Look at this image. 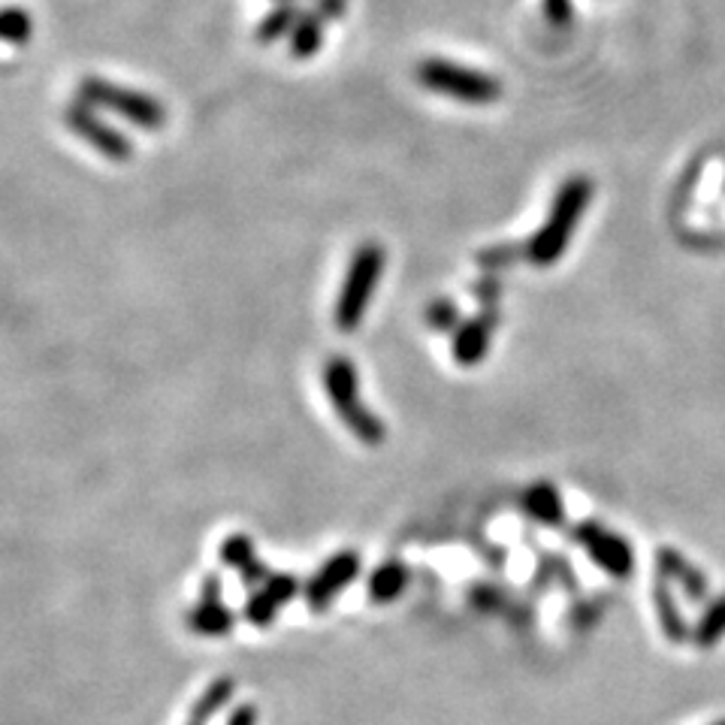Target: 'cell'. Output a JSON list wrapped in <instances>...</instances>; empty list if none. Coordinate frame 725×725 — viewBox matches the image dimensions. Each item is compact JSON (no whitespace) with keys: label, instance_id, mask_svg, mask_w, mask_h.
<instances>
[{"label":"cell","instance_id":"obj_1","mask_svg":"<svg viewBox=\"0 0 725 725\" xmlns=\"http://www.w3.org/2000/svg\"><path fill=\"white\" fill-rule=\"evenodd\" d=\"M593 202V179L590 176H571L559 185L557 197L550 202L547 221L526 239V257L536 266L557 263L569 249L574 230Z\"/></svg>","mask_w":725,"mask_h":725},{"label":"cell","instance_id":"obj_2","mask_svg":"<svg viewBox=\"0 0 725 725\" xmlns=\"http://www.w3.org/2000/svg\"><path fill=\"white\" fill-rule=\"evenodd\" d=\"M323 391L327 399L333 405L336 417L351 429V436L366 444V448H378L387 439V429L378 417L372 415L366 403H360V381L354 363L345 354H333L323 366Z\"/></svg>","mask_w":725,"mask_h":725},{"label":"cell","instance_id":"obj_3","mask_svg":"<svg viewBox=\"0 0 725 725\" xmlns=\"http://www.w3.org/2000/svg\"><path fill=\"white\" fill-rule=\"evenodd\" d=\"M384 273V249L378 242H363L348 263L345 282L336 297L333 323L339 333H354L366 318L369 303L375 297V287Z\"/></svg>","mask_w":725,"mask_h":725},{"label":"cell","instance_id":"obj_4","mask_svg":"<svg viewBox=\"0 0 725 725\" xmlns=\"http://www.w3.org/2000/svg\"><path fill=\"white\" fill-rule=\"evenodd\" d=\"M415 79L427 91L451 97L469 107H490L502 97V83L496 76H490L475 67H465L448 58H427L417 64Z\"/></svg>","mask_w":725,"mask_h":725},{"label":"cell","instance_id":"obj_5","mask_svg":"<svg viewBox=\"0 0 725 725\" xmlns=\"http://www.w3.org/2000/svg\"><path fill=\"white\" fill-rule=\"evenodd\" d=\"M79 100L116 112L140 131H164V124H167V109L161 100L145 95V91H136V88H124V85L100 79V76H85L79 83Z\"/></svg>","mask_w":725,"mask_h":725},{"label":"cell","instance_id":"obj_6","mask_svg":"<svg viewBox=\"0 0 725 725\" xmlns=\"http://www.w3.org/2000/svg\"><path fill=\"white\" fill-rule=\"evenodd\" d=\"M571 541L586 547V553L598 569H605L611 578L626 581L635 571V550L626 538H619L617 532H611L607 526L595 524V520H581L578 526H571Z\"/></svg>","mask_w":725,"mask_h":725},{"label":"cell","instance_id":"obj_7","mask_svg":"<svg viewBox=\"0 0 725 725\" xmlns=\"http://www.w3.org/2000/svg\"><path fill=\"white\" fill-rule=\"evenodd\" d=\"M64 121L79 140L95 149L97 155H103L107 161H116V164H124L133 157V143L124 136L121 131H116L109 121H103L97 116V109L85 100H76L67 107L64 112Z\"/></svg>","mask_w":725,"mask_h":725},{"label":"cell","instance_id":"obj_8","mask_svg":"<svg viewBox=\"0 0 725 725\" xmlns=\"http://www.w3.org/2000/svg\"><path fill=\"white\" fill-rule=\"evenodd\" d=\"M360 569H363V562H360L358 550H339V553L327 559L303 586V595H306V605H309L311 614L330 611L336 595H342L351 583L358 581Z\"/></svg>","mask_w":725,"mask_h":725},{"label":"cell","instance_id":"obj_9","mask_svg":"<svg viewBox=\"0 0 725 725\" xmlns=\"http://www.w3.org/2000/svg\"><path fill=\"white\" fill-rule=\"evenodd\" d=\"M499 327V309H481L475 318L460 323V330L451 339V358L457 366L472 369L490 354V342Z\"/></svg>","mask_w":725,"mask_h":725},{"label":"cell","instance_id":"obj_10","mask_svg":"<svg viewBox=\"0 0 725 725\" xmlns=\"http://www.w3.org/2000/svg\"><path fill=\"white\" fill-rule=\"evenodd\" d=\"M656 578H662L668 583H678L683 595L695 602V605H707L711 602V581L707 574L692 565L690 559L683 557L674 547H659L656 550Z\"/></svg>","mask_w":725,"mask_h":725},{"label":"cell","instance_id":"obj_11","mask_svg":"<svg viewBox=\"0 0 725 725\" xmlns=\"http://www.w3.org/2000/svg\"><path fill=\"white\" fill-rule=\"evenodd\" d=\"M650 598H653L656 617H659V626H662V635H666L671 644H686L692 641V629L683 611L678 607V598L671 593V583L656 578L653 590H650Z\"/></svg>","mask_w":725,"mask_h":725},{"label":"cell","instance_id":"obj_12","mask_svg":"<svg viewBox=\"0 0 725 725\" xmlns=\"http://www.w3.org/2000/svg\"><path fill=\"white\" fill-rule=\"evenodd\" d=\"M524 508L536 524L547 526V529H562V526H565V505H562V496H559V490L553 487V484H547V481H538V484L526 490Z\"/></svg>","mask_w":725,"mask_h":725},{"label":"cell","instance_id":"obj_13","mask_svg":"<svg viewBox=\"0 0 725 725\" xmlns=\"http://www.w3.org/2000/svg\"><path fill=\"white\" fill-rule=\"evenodd\" d=\"M185 623H188V629L194 635H202V638H227L237 626V617L224 602H202L200 598L185 614Z\"/></svg>","mask_w":725,"mask_h":725},{"label":"cell","instance_id":"obj_14","mask_svg":"<svg viewBox=\"0 0 725 725\" xmlns=\"http://www.w3.org/2000/svg\"><path fill=\"white\" fill-rule=\"evenodd\" d=\"M408 581H411V574H408L403 562L399 559H387V562H381L378 569L369 574V598L375 605H391V602H396L405 593Z\"/></svg>","mask_w":725,"mask_h":725},{"label":"cell","instance_id":"obj_15","mask_svg":"<svg viewBox=\"0 0 725 725\" xmlns=\"http://www.w3.org/2000/svg\"><path fill=\"white\" fill-rule=\"evenodd\" d=\"M233 692H237V683L233 678H215L206 690L194 699L190 704V723L206 725L212 716H218L224 711L227 704L233 702Z\"/></svg>","mask_w":725,"mask_h":725},{"label":"cell","instance_id":"obj_16","mask_svg":"<svg viewBox=\"0 0 725 725\" xmlns=\"http://www.w3.org/2000/svg\"><path fill=\"white\" fill-rule=\"evenodd\" d=\"M323 43V19L315 10L303 12L299 22L290 31V55L297 61H309L321 52Z\"/></svg>","mask_w":725,"mask_h":725},{"label":"cell","instance_id":"obj_17","mask_svg":"<svg viewBox=\"0 0 725 725\" xmlns=\"http://www.w3.org/2000/svg\"><path fill=\"white\" fill-rule=\"evenodd\" d=\"M723 638H725V593L711 598V602L704 605L699 623L692 626V644H695L699 650H711V647H716Z\"/></svg>","mask_w":725,"mask_h":725},{"label":"cell","instance_id":"obj_18","mask_svg":"<svg viewBox=\"0 0 725 725\" xmlns=\"http://www.w3.org/2000/svg\"><path fill=\"white\" fill-rule=\"evenodd\" d=\"M299 15L303 12L294 7V3H278L273 12H266L257 24V43H275V40H282V36H290L294 31V24L299 22Z\"/></svg>","mask_w":725,"mask_h":725},{"label":"cell","instance_id":"obj_19","mask_svg":"<svg viewBox=\"0 0 725 725\" xmlns=\"http://www.w3.org/2000/svg\"><path fill=\"white\" fill-rule=\"evenodd\" d=\"M218 557L224 562L227 569H233L237 574H242L245 569H251L254 562H257V550H254V541L245 532H233V536H227L221 541V550H218Z\"/></svg>","mask_w":725,"mask_h":725},{"label":"cell","instance_id":"obj_20","mask_svg":"<svg viewBox=\"0 0 725 725\" xmlns=\"http://www.w3.org/2000/svg\"><path fill=\"white\" fill-rule=\"evenodd\" d=\"M424 321H427L429 330H436V333H457L460 330V323H463V315L457 309V303L448 297L432 299L427 306V315H424Z\"/></svg>","mask_w":725,"mask_h":725},{"label":"cell","instance_id":"obj_21","mask_svg":"<svg viewBox=\"0 0 725 725\" xmlns=\"http://www.w3.org/2000/svg\"><path fill=\"white\" fill-rule=\"evenodd\" d=\"M278 611H282V605L266 590H254L249 595V602H245V619L257 629H270L275 617H278Z\"/></svg>","mask_w":725,"mask_h":725},{"label":"cell","instance_id":"obj_22","mask_svg":"<svg viewBox=\"0 0 725 725\" xmlns=\"http://www.w3.org/2000/svg\"><path fill=\"white\" fill-rule=\"evenodd\" d=\"M31 31H34L31 12L22 10V7H7V10H3V40H7L10 46L28 43V40H31Z\"/></svg>","mask_w":725,"mask_h":725},{"label":"cell","instance_id":"obj_23","mask_svg":"<svg viewBox=\"0 0 725 725\" xmlns=\"http://www.w3.org/2000/svg\"><path fill=\"white\" fill-rule=\"evenodd\" d=\"M261 590H266V593L273 595L278 605H287V602L299 593V578L297 574H285V571H273Z\"/></svg>","mask_w":725,"mask_h":725},{"label":"cell","instance_id":"obj_24","mask_svg":"<svg viewBox=\"0 0 725 725\" xmlns=\"http://www.w3.org/2000/svg\"><path fill=\"white\" fill-rule=\"evenodd\" d=\"M520 254H526L524 249H512V245H496V249H487L477 254V263H481V270H502V266H508L512 261H517Z\"/></svg>","mask_w":725,"mask_h":725},{"label":"cell","instance_id":"obj_25","mask_svg":"<svg viewBox=\"0 0 725 725\" xmlns=\"http://www.w3.org/2000/svg\"><path fill=\"white\" fill-rule=\"evenodd\" d=\"M499 294H502V285L493 278V275H487V278H481V282L472 285V297L481 303V309H493V306L499 303Z\"/></svg>","mask_w":725,"mask_h":725},{"label":"cell","instance_id":"obj_26","mask_svg":"<svg viewBox=\"0 0 725 725\" xmlns=\"http://www.w3.org/2000/svg\"><path fill=\"white\" fill-rule=\"evenodd\" d=\"M545 15L553 28H569L574 22V7L571 0H545Z\"/></svg>","mask_w":725,"mask_h":725},{"label":"cell","instance_id":"obj_27","mask_svg":"<svg viewBox=\"0 0 725 725\" xmlns=\"http://www.w3.org/2000/svg\"><path fill=\"white\" fill-rule=\"evenodd\" d=\"M315 12L321 15L323 22H336L348 12V0H315Z\"/></svg>","mask_w":725,"mask_h":725},{"label":"cell","instance_id":"obj_28","mask_svg":"<svg viewBox=\"0 0 725 725\" xmlns=\"http://www.w3.org/2000/svg\"><path fill=\"white\" fill-rule=\"evenodd\" d=\"M200 598L202 602H224V586L218 574H206L200 583Z\"/></svg>","mask_w":725,"mask_h":725},{"label":"cell","instance_id":"obj_29","mask_svg":"<svg viewBox=\"0 0 725 725\" xmlns=\"http://www.w3.org/2000/svg\"><path fill=\"white\" fill-rule=\"evenodd\" d=\"M227 725H257V707L254 704H239L233 714L227 716Z\"/></svg>","mask_w":725,"mask_h":725},{"label":"cell","instance_id":"obj_30","mask_svg":"<svg viewBox=\"0 0 725 725\" xmlns=\"http://www.w3.org/2000/svg\"><path fill=\"white\" fill-rule=\"evenodd\" d=\"M278 3H294V0H278Z\"/></svg>","mask_w":725,"mask_h":725},{"label":"cell","instance_id":"obj_31","mask_svg":"<svg viewBox=\"0 0 725 725\" xmlns=\"http://www.w3.org/2000/svg\"><path fill=\"white\" fill-rule=\"evenodd\" d=\"M714 725H725V719H719V723H714Z\"/></svg>","mask_w":725,"mask_h":725},{"label":"cell","instance_id":"obj_32","mask_svg":"<svg viewBox=\"0 0 725 725\" xmlns=\"http://www.w3.org/2000/svg\"><path fill=\"white\" fill-rule=\"evenodd\" d=\"M188 725H197V723H188Z\"/></svg>","mask_w":725,"mask_h":725}]
</instances>
